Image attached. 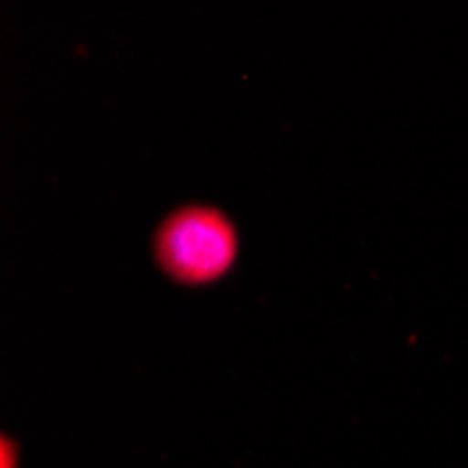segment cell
I'll list each match as a JSON object with an SVG mask.
<instances>
[{"instance_id":"1","label":"cell","mask_w":468,"mask_h":468,"mask_svg":"<svg viewBox=\"0 0 468 468\" xmlns=\"http://www.w3.org/2000/svg\"><path fill=\"white\" fill-rule=\"evenodd\" d=\"M152 252L172 281L205 286L225 278L236 264L239 233L225 210L214 205H180L157 225Z\"/></svg>"},{"instance_id":"2","label":"cell","mask_w":468,"mask_h":468,"mask_svg":"<svg viewBox=\"0 0 468 468\" xmlns=\"http://www.w3.org/2000/svg\"><path fill=\"white\" fill-rule=\"evenodd\" d=\"M0 446H4V468H12L15 465V446H12V441L4 435V443H0Z\"/></svg>"}]
</instances>
